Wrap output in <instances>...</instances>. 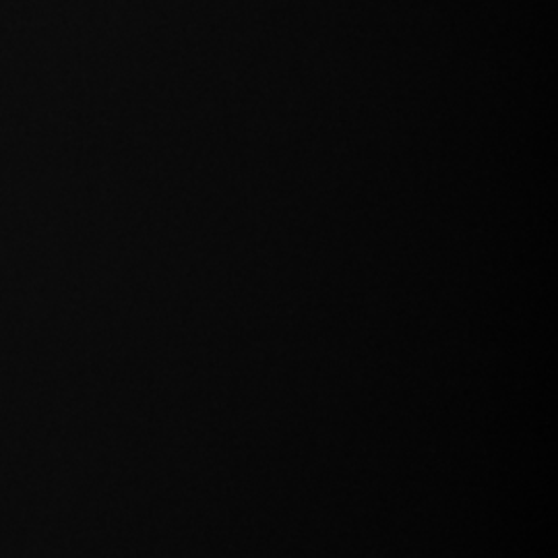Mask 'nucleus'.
Instances as JSON below:
<instances>
[]
</instances>
